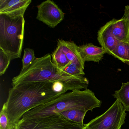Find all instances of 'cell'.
<instances>
[{"instance_id": "1", "label": "cell", "mask_w": 129, "mask_h": 129, "mask_svg": "<svg viewBox=\"0 0 129 129\" xmlns=\"http://www.w3.org/2000/svg\"><path fill=\"white\" fill-rule=\"evenodd\" d=\"M53 84L44 82L23 83L9 89L5 103L13 126L28 111L62 94L53 91Z\"/></svg>"}, {"instance_id": "2", "label": "cell", "mask_w": 129, "mask_h": 129, "mask_svg": "<svg viewBox=\"0 0 129 129\" xmlns=\"http://www.w3.org/2000/svg\"><path fill=\"white\" fill-rule=\"evenodd\" d=\"M33 82H61L67 90L71 91L87 89L89 84L84 76H72L59 69L53 63L50 53L36 58L27 69L13 78L12 85Z\"/></svg>"}, {"instance_id": "3", "label": "cell", "mask_w": 129, "mask_h": 129, "mask_svg": "<svg viewBox=\"0 0 129 129\" xmlns=\"http://www.w3.org/2000/svg\"><path fill=\"white\" fill-rule=\"evenodd\" d=\"M102 103L94 92L89 89L82 91L74 90L28 111L20 120L58 114L72 109L92 111L93 109L100 107Z\"/></svg>"}, {"instance_id": "4", "label": "cell", "mask_w": 129, "mask_h": 129, "mask_svg": "<svg viewBox=\"0 0 129 129\" xmlns=\"http://www.w3.org/2000/svg\"><path fill=\"white\" fill-rule=\"evenodd\" d=\"M25 23L24 16L0 14V49L11 60L21 58Z\"/></svg>"}, {"instance_id": "5", "label": "cell", "mask_w": 129, "mask_h": 129, "mask_svg": "<svg viewBox=\"0 0 129 129\" xmlns=\"http://www.w3.org/2000/svg\"><path fill=\"white\" fill-rule=\"evenodd\" d=\"M85 124L69 120L60 114L20 120L13 129H81Z\"/></svg>"}, {"instance_id": "6", "label": "cell", "mask_w": 129, "mask_h": 129, "mask_svg": "<svg viewBox=\"0 0 129 129\" xmlns=\"http://www.w3.org/2000/svg\"><path fill=\"white\" fill-rule=\"evenodd\" d=\"M123 105L116 100L105 113L86 124L89 129H121L126 113Z\"/></svg>"}, {"instance_id": "7", "label": "cell", "mask_w": 129, "mask_h": 129, "mask_svg": "<svg viewBox=\"0 0 129 129\" xmlns=\"http://www.w3.org/2000/svg\"><path fill=\"white\" fill-rule=\"evenodd\" d=\"M38 20L52 28L55 27L64 18V13L51 0H47L37 6Z\"/></svg>"}, {"instance_id": "8", "label": "cell", "mask_w": 129, "mask_h": 129, "mask_svg": "<svg viewBox=\"0 0 129 129\" xmlns=\"http://www.w3.org/2000/svg\"><path fill=\"white\" fill-rule=\"evenodd\" d=\"M113 19L106 23L100 28L98 32L97 40L100 44L105 50L106 53L111 55L119 43L113 35L112 27Z\"/></svg>"}, {"instance_id": "9", "label": "cell", "mask_w": 129, "mask_h": 129, "mask_svg": "<svg viewBox=\"0 0 129 129\" xmlns=\"http://www.w3.org/2000/svg\"><path fill=\"white\" fill-rule=\"evenodd\" d=\"M31 0H0V14L24 16Z\"/></svg>"}, {"instance_id": "10", "label": "cell", "mask_w": 129, "mask_h": 129, "mask_svg": "<svg viewBox=\"0 0 129 129\" xmlns=\"http://www.w3.org/2000/svg\"><path fill=\"white\" fill-rule=\"evenodd\" d=\"M57 46L65 53L70 61L84 69L85 61L78 51V46L74 42L59 39L57 42Z\"/></svg>"}, {"instance_id": "11", "label": "cell", "mask_w": 129, "mask_h": 129, "mask_svg": "<svg viewBox=\"0 0 129 129\" xmlns=\"http://www.w3.org/2000/svg\"><path fill=\"white\" fill-rule=\"evenodd\" d=\"M78 50L85 62H99L106 53L102 47H99L92 43L78 46Z\"/></svg>"}, {"instance_id": "12", "label": "cell", "mask_w": 129, "mask_h": 129, "mask_svg": "<svg viewBox=\"0 0 129 129\" xmlns=\"http://www.w3.org/2000/svg\"><path fill=\"white\" fill-rule=\"evenodd\" d=\"M112 31L114 37L119 41L128 42L129 40V25L123 18L113 19Z\"/></svg>"}, {"instance_id": "13", "label": "cell", "mask_w": 129, "mask_h": 129, "mask_svg": "<svg viewBox=\"0 0 129 129\" xmlns=\"http://www.w3.org/2000/svg\"><path fill=\"white\" fill-rule=\"evenodd\" d=\"M111 55L129 65V41H119Z\"/></svg>"}, {"instance_id": "14", "label": "cell", "mask_w": 129, "mask_h": 129, "mask_svg": "<svg viewBox=\"0 0 129 129\" xmlns=\"http://www.w3.org/2000/svg\"><path fill=\"white\" fill-rule=\"evenodd\" d=\"M112 95L121 103L125 111H129V81L122 83L120 89Z\"/></svg>"}, {"instance_id": "15", "label": "cell", "mask_w": 129, "mask_h": 129, "mask_svg": "<svg viewBox=\"0 0 129 129\" xmlns=\"http://www.w3.org/2000/svg\"><path fill=\"white\" fill-rule=\"evenodd\" d=\"M52 57L53 63L62 71L71 62L69 60L65 53L58 46L52 53Z\"/></svg>"}, {"instance_id": "16", "label": "cell", "mask_w": 129, "mask_h": 129, "mask_svg": "<svg viewBox=\"0 0 129 129\" xmlns=\"http://www.w3.org/2000/svg\"><path fill=\"white\" fill-rule=\"evenodd\" d=\"M87 112L79 109H72L59 114L71 121L78 123L84 124V119Z\"/></svg>"}, {"instance_id": "17", "label": "cell", "mask_w": 129, "mask_h": 129, "mask_svg": "<svg viewBox=\"0 0 129 129\" xmlns=\"http://www.w3.org/2000/svg\"><path fill=\"white\" fill-rule=\"evenodd\" d=\"M35 58L34 52L33 49L30 48L25 49L22 59V67L20 72L24 71L27 69Z\"/></svg>"}, {"instance_id": "18", "label": "cell", "mask_w": 129, "mask_h": 129, "mask_svg": "<svg viewBox=\"0 0 129 129\" xmlns=\"http://www.w3.org/2000/svg\"><path fill=\"white\" fill-rule=\"evenodd\" d=\"M13 127L9 118L6 104L5 103L0 113V129H13Z\"/></svg>"}, {"instance_id": "19", "label": "cell", "mask_w": 129, "mask_h": 129, "mask_svg": "<svg viewBox=\"0 0 129 129\" xmlns=\"http://www.w3.org/2000/svg\"><path fill=\"white\" fill-rule=\"evenodd\" d=\"M83 70L74 63L71 62L62 71L72 76L79 77L85 75Z\"/></svg>"}, {"instance_id": "20", "label": "cell", "mask_w": 129, "mask_h": 129, "mask_svg": "<svg viewBox=\"0 0 129 129\" xmlns=\"http://www.w3.org/2000/svg\"><path fill=\"white\" fill-rule=\"evenodd\" d=\"M11 59L10 57L0 49V75L5 74L8 69Z\"/></svg>"}, {"instance_id": "21", "label": "cell", "mask_w": 129, "mask_h": 129, "mask_svg": "<svg viewBox=\"0 0 129 129\" xmlns=\"http://www.w3.org/2000/svg\"><path fill=\"white\" fill-rule=\"evenodd\" d=\"M122 18L129 25V6H125L124 14Z\"/></svg>"}, {"instance_id": "22", "label": "cell", "mask_w": 129, "mask_h": 129, "mask_svg": "<svg viewBox=\"0 0 129 129\" xmlns=\"http://www.w3.org/2000/svg\"><path fill=\"white\" fill-rule=\"evenodd\" d=\"M81 129H89L86 126V124H85L84 126Z\"/></svg>"}, {"instance_id": "23", "label": "cell", "mask_w": 129, "mask_h": 129, "mask_svg": "<svg viewBox=\"0 0 129 129\" xmlns=\"http://www.w3.org/2000/svg\"></svg>"}]
</instances>
